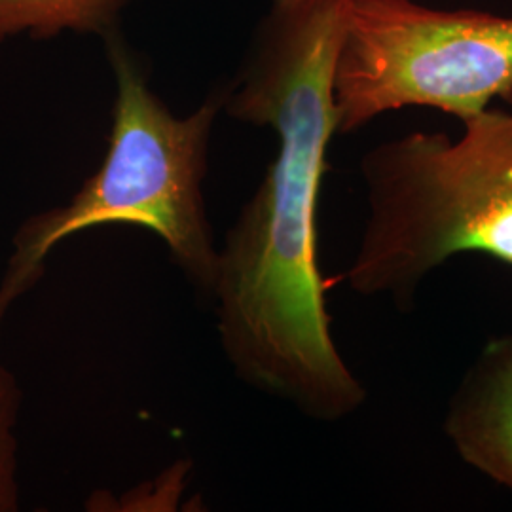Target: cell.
<instances>
[{
    "label": "cell",
    "mask_w": 512,
    "mask_h": 512,
    "mask_svg": "<svg viewBox=\"0 0 512 512\" xmlns=\"http://www.w3.org/2000/svg\"><path fill=\"white\" fill-rule=\"evenodd\" d=\"M349 8L351 0H270L222 107L274 129L279 147L219 251L211 302L220 346L245 384L319 421L344 420L366 401L332 340L317 258Z\"/></svg>",
    "instance_id": "6da1fadb"
},
{
    "label": "cell",
    "mask_w": 512,
    "mask_h": 512,
    "mask_svg": "<svg viewBox=\"0 0 512 512\" xmlns=\"http://www.w3.org/2000/svg\"><path fill=\"white\" fill-rule=\"evenodd\" d=\"M463 133L414 131L361 160L368 219L344 279L408 308L421 281L459 253L512 266V109L461 120Z\"/></svg>",
    "instance_id": "7a4b0ae2"
},
{
    "label": "cell",
    "mask_w": 512,
    "mask_h": 512,
    "mask_svg": "<svg viewBox=\"0 0 512 512\" xmlns=\"http://www.w3.org/2000/svg\"><path fill=\"white\" fill-rule=\"evenodd\" d=\"M109 55L116 97L107 156L71 203L23 222L2 287L16 296L33 287L44 258L65 238L93 226L133 224L162 239L186 279L211 300L219 249L205 209L203 181L224 92L181 118L150 90L122 42L112 38Z\"/></svg>",
    "instance_id": "3957f363"
},
{
    "label": "cell",
    "mask_w": 512,
    "mask_h": 512,
    "mask_svg": "<svg viewBox=\"0 0 512 512\" xmlns=\"http://www.w3.org/2000/svg\"><path fill=\"white\" fill-rule=\"evenodd\" d=\"M494 99L512 105V16L351 0L334 71L338 133L404 107L465 120Z\"/></svg>",
    "instance_id": "277c9868"
},
{
    "label": "cell",
    "mask_w": 512,
    "mask_h": 512,
    "mask_svg": "<svg viewBox=\"0 0 512 512\" xmlns=\"http://www.w3.org/2000/svg\"><path fill=\"white\" fill-rule=\"evenodd\" d=\"M444 433L467 465L512 492V334L490 340L469 366Z\"/></svg>",
    "instance_id": "5b68a950"
},
{
    "label": "cell",
    "mask_w": 512,
    "mask_h": 512,
    "mask_svg": "<svg viewBox=\"0 0 512 512\" xmlns=\"http://www.w3.org/2000/svg\"><path fill=\"white\" fill-rule=\"evenodd\" d=\"M131 0H0V42L29 35L52 38L73 31L112 35L114 23Z\"/></svg>",
    "instance_id": "8992f818"
},
{
    "label": "cell",
    "mask_w": 512,
    "mask_h": 512,
    "mask_svg": "<svg viewBox=\"0 0 512 512\" xmlns=\"http://www.w3.org/2000/svg\"><path fill=\"white\" fill-rule=\"evenodd\" d=\"M23 393L16 376L0 361V512L19 509L18 439L14 435Z\"/></svg>",
    "instance_id": "52a82bcc"
},
{
    "label": "cell",
    "mask_w": 512,
    "mask_h": 512,
    "mask_svg": "<svg viewBox=\"0 0 512 512\" xmlns=\"http://www.w3.org/2000/svg\"><path fill=\"white\" fill-rule=\"evenodd\" d=\"M12 300H14L12 294H8L4 289H0V323H2V317H4V313L8 310V306L12 304Z\"/></svg>",
    "instance_id": "ba28073f"
}]
</instances>
